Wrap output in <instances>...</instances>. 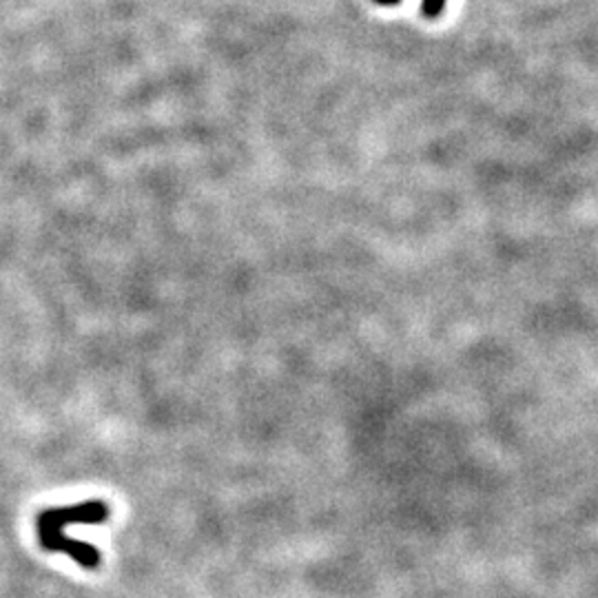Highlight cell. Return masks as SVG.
I'll use <instances>...</instances> for the list:
<instances>
[{
  "mask_svg": "<svg viewBox=\"0 0 598 598\" xmlns=\"http://www.w3.org/2000/svg\"><path fill=\"white\" fill-rule=\"evenodd\" d=\"M372 3L377 6H396V3H402V0H372ZM446 8V0H424V17L426 19H437Z\"/></svg>",
  "mask_w": 598,
  "mask_h": 598,
  "instance_id": "obj_2",
  "label": "cell"
},
{
  "mask_svg": "<svg viewBox=\"0 0 598 598\" xmlns=\"http://www.w3.org/2000/svg\"><path fill=\"white\" fill-rule=\"evenodd\" d=\"M111 510L105 501H85L65 508H50L36 517L39 543L47 552H63L85 569H98L102 554L96 545L65 534L67 525H100L109 519Z\"/></svg>",
  "mask_w": 598,
  "mask_h": 598,
  "instance_id": "obj_1",
  "label": "cell"
}]
</instances>
